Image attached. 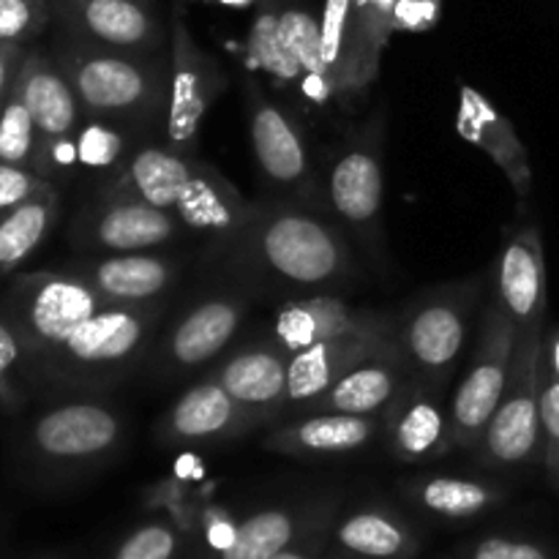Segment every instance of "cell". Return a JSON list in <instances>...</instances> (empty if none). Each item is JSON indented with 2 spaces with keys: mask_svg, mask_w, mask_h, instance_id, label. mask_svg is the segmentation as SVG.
I'll return each instance as SVG.
<instances>
[{
  "mask_svg": "<svg viewBox=\"0 0 559 559\" xmlns=\"http://www.w3.org/2000/svg\"><path fill=\"white\" fill-rule=\"evenodd\" d=\"M243 284H267L295 295L328 293L355 276L347 233L325 211L271 197L251 202L243 227L211 249Z\"/></svg>",
  "mask_w": 559,
  "mask_h": 559,
  "instance_id": "6da1fadb",
  "label": "cell"
},
{
  "mask_svg": "<svg viewBox=\"0 0 559 559\" xmlns=\"http://www.w3.org/2000/svg\"><path fill=\"white\" fill-rule=\"evenodd\" d=\"M96 197L147 202L178 218L186 235L211 240V249L227 243L251 211V202L216 167L162 140L140 145L118 169L96 180Z\"/></svg>",
  "mask_w": 559,
  "mask_h": 559,
  "instance_id": "7a4b0ae2",
  "label": "cell"
},
{
  "mask_svg": "<svg viewBox=\"0 0 559 559\" xmlns=\"http://www.w3.org/2000/svg\"><path fill=\"white\" fill-rule=\"evenodd\" d=\"M169 300L145 306H107L82 322L63 344L25 369L33 402L63 396H102L145 364L164 328Z\"/></svg>",
  "mask_w": 559,
  "mask_h": 559,
  "instance_id": "3957f363",
  "label": "cell"
},
{
  "mask_svg": "<svg viewBox=\"0 0 559 559\" xmlns=\"http://www.w3.org/2000/svg\"><path fill=\"white\" fill-rule=\"evenodd\" d=\"M52 58L74 87L87 118L164 131L169 98V58L164 52H118L60 33Z\"/></svg>",
  "mask_w": 559,
  "mask_h": 559,
  "instance_id": "277c9868",
  "label": "cell"
},
{
  "mask_svg": "<svg viewBox=\"0 0 559 559\" xmlns=\"http://www.w3.org/2000/svg\"><path fill=\"white\" fill-rule=\"evenodd\" d=\"M129 440L126 415L102 396L49 399L20 415L14 459L33 473L69 475L109 462Z\"/></svg>",
  "mask_w": 559,
  "mask_h": 559,
  "instance_id": "5b68a950",
  "label": "cell"
},
{
  "mask_svg": "<svg viewBox=\"0 0 559 559\" xmlns=\"http://www.w3.org/2000/svg\"><path fill=\"white\" fill-rule=\"evenodd\" d=\"M486 276L426 289L396 314V347L415 380L442 391L469 336Z\"/></svg>",
  "mask_w": 559,
  "mask_h": 559,
  "instance_id": "8992f818",
  "label": "cell"
},
{
  "mask_svg": "<svg viewBox=\"0 0 559 559\" xmlns=\"http://www.w3.org/2000/svg\"><path fill=\"white\" fill-rule=\"evenodd\" d=\"M382 145L385 115L377 112L371 123L349 134L328 153L322 175V207L328 216L374 260H382Z\"/></svg>",
  "mask_w": 559,
  "mask_h": 559,
  "instance_id": "52a82bcc",
  "label": "cell"
},
{
  "mask_svg": "<svg viewBox=\"0 0 559 559\" xmlns=\"http://www.w3.org/2000/svg\"><path fill=\"white\" fill-rule=\"evenodd\" d=\"M107 306V300L69 267L20 273L0 298V311L20 336L25 369L52 353L82 322Z\"/></svg>",
  "mask_w": 559,
  "mask_h": 559,
  "instance_id": "ba28073f",
  "label": "cell"
},
{
  "mask_svg": "<svg viewBox=\"0 0 559 559\" xmlns=\"http://www.w3.org/2000/svg\"><path fill=\"white\" fill-rule=\"evenodd\" d=\"M251 151L273 197L322 207V175L314 164L309 131L287 102H278L254 76L243 80Z\"/></svg>",
  "mask_w": 559,
  "mask_h": 559,
  "instance_id": "9c48e42d",
  "label": "cell"
},
{
  "mask_svg": "<svg viewBox=\"0 0 559 559\" xmlns=\"http://www.w3.org/2000/svg\"><path fill=\"white\" fill-rule=\"evenodd\" d=\"M257 289L240 282L238 287L216 289L186 306L158 336L145 358V371L162 382L183 380L194 371L216 364L249 317Z\"/></svg>",
  "mask_w": 559,
  "mask_h": 559,
  "instance_id": "30bf717a",
  "label": "cell"
},
{
  "mask_svg": "<svg viewBox=\"0 0 559 559\" xmlns=\"http://www.w3.org/2000/svg\"><path fill=\"white\" fill-rule=\"evenodd\" d=\"M546 325L516 333L508 385L484 431L478 453L491 467H519L544 456L538 377Z\"/></svg>",
  "mask_w": 559,
  "mask_h": 559,
  "instance_id": "8fae6325",
  "label": "cell"
},
{
  "mask_svg": "<svg viewBox=\"0 0 559 559\" xmlns=\"http://www.w3.org/2000/svg\"><path fill=\"white\" fill-rule=\"evenodd\" d=\"M513 344H516V328L502 314L500 306L489 300L484 317H480L478 344H475L469 369L456 385L451 407H448V420H451V435L456 448L478 451L486 426H489L508 385Z\"/></svg>",
  "mask_w": 559,
  "mask_h": 559,
  "instance_id": "7c38bea8",
  "label": "cell"
},
{
  "mask_svg": "<svg viewBox=\"0 0 559 559\" xmlns=\"http://www.w3.org/2000/svg\"><path fill=\"white\" fill-rule=\"evenodd\" d=\"M227 87V74L211 52L197 44L183 9L173 11L169 33V98L162 142L173 151L197 156L202 120Z\"/></svg>",
  "mask_w": 559,
  "mask_h": 559,
  "instance_id": "4fadbf2b",
  "label": "cell"
},
{
  "mask_svg": "<svg viewBox=\"0 0 559 559\" xmlns=\"http://www.w3.org/2000/svg\"><path fill=\"white\" fill-rule=\"evenodd\" d=\"M183 235L186 229L178 218L131 197L93 194V202L80 207L71 224V243L80 254L153 251Z\"/></svg>",
  "mask_w": 559,
  "mask_h": 559,
  "instance_id": "5bb4252c",
  "label": "cell"
},
{
  "mask_svg": "<svg viewBox=\"0 0 559 559\" xmlns=\"http://www.w3.org/2000/svg\"><path fill=\"white\" fill-rule=\"evenodd\" d=\"M60 33L118 52L162 55L164 25L153 0H52Z\"/></svg>",
  "mask_w": 559,
  "mask_h": 559,
  "instance_id": "9a60e30c",
  "label": "cell"
},
{
  "mask_svg": "<svg viewBox=\"0 0 559 559\" xmlns=\"http://www.w3.org/2000/svg\"><path fill=\"white\" fill-rule=\"evenodd\" d=\"M85 278L109 306H145L169 300L183 276V262L164 251L129 254H85L69 265Z\"/></svg>",
  "mask_w": 559,
  "mask_h": 559,
  "instance_id": "2e32d148",
  "label": "cell"
},
{
  "mask_svg": "<svg viewBox=\"0 0 559 559\" xmlns=\"http://www.w3.org/2000/svg\"><path fill=\"white\" fill-rule=\"evenodd\" d=\"M205 377L216 380L262 424H271L287 413L289 355L267 333L222 355L216 366L205 369Z\"/></svg>",
  "mask_w": 559,
  "mask_h": 559,
  "instance_id": "e0dca14e",
  "label": "cell"
},
{
  "mask_svg": "<svg viewBox=\"0 0 559 559\" xmlns=\"http://www.w3.org/2000/svg\"><path fill=\"white\" fill-rule=\"evenodd\" d=\"M546 254L544 238L535 222L522 224L502 246L491 267V304L500 306L513 328L546 325Z\"/></svg>",
  "mask_w": 559,
  "mask_h": 559,
  "instance_id": "ac0fdd59",
  "label": "cell"
},
{
  "mask_svg": "<svg viewBox=\"0 0 559 559\" xmlns=\"http://www.w3.org/2000/svg\"><path fill=\"white\" fill-rule=\"evenodd\" d=\"M396 322V314L388 311L358 309L344 298L331 293H306L284 300L271 317L267 336L287 355L314 347L320 342L349 336V333L374 331Z\"/></svg>",
  "mask_w": 559,
  "mask_h": 559,
  "instance_id": "d6986e66",
  "label": "cell"
},
{
  "mask_svg": "<svg viewBox=\"0 0 559 559\" xmlns=\"http://www.w3.org/2000/svg\"><path fill=\"white\" fill-rule=\"evenodd\" d=\"M262 420L240 407L216 380L202 374L156 424V440L164 445H202L227 442L262 429Z\"/></svg>",
  "mask_w": 559,
  "mask_h": 559,
  "instance_id": "ffe728a7",
  "label": "cell"
},
{
  "mask_svg": "<svg viewBox=\"0 0 559 559\" xmlns=\"http://www.w3.org/2000/svg\"><path fill=\"white\" fill-rule=\"evenodd\" d=\"M382 440L399 462H429L456 448L442 391L409 377L391 407L382 413Z\"/></svg>",
  "mask_w": 559,
  "mask_h": 559,
  "instance_id": "44dd1931",
  "label": "cell"
},
{
  "mask_svg": "<svg viewBox=\"0 0 559 559\" xmlns=\"http://www.w3.org/2000/svg\"><path fill=\"white\" fill-rule=\"evenodd\" d=\"M409 369L404 364L402 353L396 347V338L360 360L355 369L338 377L325 393L311 399L309 404L295 415L306 413H342V415H382L393 404V399L402 393L409 382Z\"/></svg>",
  "mask_w": 559,
  "mask_h": 559,
  "instance_id": "7402d4cb",
  "label": "cell"
},
{
  "mask_svg": "<svg viewBox=\"0 0 559 559\" xmlns=\"http://www.w3.org/2000/svg\"><path fill=\"white\" fill-rule=\"evenodd\" d=\"M382 437V415H342V413H306L278 426L262 440L265 451L282 456L322 459L349 456Z\"/></svg>",
  "mask_w": 559,
  "mask_h": 559,
  "instance_id": "603a6c76",
  "label": "cell"
},
{
  "mask_svg": "<svg viewBox=\"0 0 559 559\" xmlns=\"http://www.w3.org/2000/svg\"><path fill=\"white\" fill-rule=\"evenodd\" d=\"M396 338V322L388 328H374V331L349 333V336L320 342L314 347H306L300 353L289 355V391H287V413L295 415L304 404L325 393L338 377L347 374L349 369L374 355L385 344Z\"/></svg>",
  "mask_w": 559,
  "mask_h": 559,
  "instance_id": "cb8c5ba5",
  "label": "cell"
},
{
  "mask_svg": "<svg viewBox=\"0 0 559 559\" xmlns=\"http://www.w3.org/2000/svg\"><path fill=\"white\" fill-rule=\"evenodd\" d=\"M456 129L464 140L478 145L506 173L519 200L527 202L533 194V169H530L527 147L519 140L511 120L500 109L491 107L484 93L469 85L459 87Z\"/></svg>",
  "mask_w": 559,
  "mask_h": 559,
  "instance_id": "d4e9b609",
  "label": "cell"
},
{
  "mask_svg": "<svg viewBox=\"0 0 559 559\" xmlns=\"http://www.w3.org/2000/svg\"><path fill=\"white\" fill-rule=\"evenodd\" d=\"M16 91L36 123L38 140H58L80 131L85 112L71 82L55 63L52 52L27 49L16 76Z\"/></svg>",
  "mask_w": 559,
  "mask_h": 559,
  "instance_id": "484cf974",
  "label": "cell"
},
{
  "mask_svg": "<svg viewBox=\"0 0 559 559\" xmlns=\"http://www.w3.org/2000/svg\"><path fill=\"white\" fill-rule=\"evenodd\" d=\"M278 36H282L293 63L298 66L300 104L306 102L317 112L338 107L331 71H328L325 55H322L320 14H314L309 5L278 0Z\"/></svg>",
  "mask_w": 559,
  "mask_h": 559,
  "instance_id": "4316f807",
  "label": "cell"
},
{
  "mask_svg": "<svg viewBox=\"0 0 559 559\" xmlns=\"http://www.w3.org/2000/svg\"><path fill=\"white\" fill-rule=\"evenodd\" d=\"M60 216L58 186L38 191L0 216V276H11L49 238Z\"/></svg>",
  "mask_w": 559,
  "mask_h": 559,
  "instance_id": "83f0119b",
  "label": "cell"
},
{
  "mask_svg": "<svg viewBox=\"0 0 559 559\" xmlns=\"http://www.w3.org/2000/svg\"><path fill=\"white\" fill-rule=\"evenodd\" d=\"M151 140H162V131L147 126L123 123V120L87 118L76 131V156H80V173L96 175L102 180L112 169H118L131 153Z\"/></svg>",
  "mask_w": 559,
  "mask_h": 559,
  "instance_id": "f1b7e54d",
  "label": "cell"
},
{
  "mask_svg": "<svg viewBox=\"0 0 559 559\" xmlns=\"http://www.w3.org/2000/svg\"><path fill=\"white\" fill-rule=\"evenodd\" d=\"M393 27V0H355L353 9V96L364 98L380 71Z\"/></svg>",
  "mask_w": 559,
  "mask_h": 559,
  "instance_id": "f546056e",
  "label": "cell"
},
{
  "mask_svg": "<svg viewBox=\"0 0 559 559\" xmlns=\"http://www.w3.org/2000/svg\"><path fill=\"white\" fill-rule=\"evenodd\" d=\"M409 497L435 516L473 519L502 500V491L484 480L456 478V475H431L409 486Z\"/></svg>",
  "mask_w": 559,
  "mask_h": 559,
  "instance_id": "4dcf8cb0",
  "label": "cell"
},
{
  "mask_svg": "<svg viewBox=\"0 0 559 559\" xmlns=\"http://www.w3.org/2000/svg\"><path fill=\"white\" fill-rule=\"evenodd\" d=\"M246 58L251 69L271 76L284 96L300 102V74L298 66L289 58L282 36H278V0H262L254 22H251L249 38H246Z\"/></svg>",
  "mask_w": 559,
  "mask_h": 559,
  "instance_id": "1f68e13d",
  "label": "cell"
},
{
  "mask_svg": "<svg viewBox=\"0 0 559 559\" xmlns=\"http://www.w3.org/2000/svg\"><path fill=\"white\" fill-rule=\"evenodd\" d=\"M353 9L355 0H325L320 11L322 55L342 109L353 107Z\"/></svg>",
  "mask_w": 559,
  "mask_h": 559,
  "instance_id": "d6a6232c",
  "label": "cell"
},
{
  "mask_svg": "<svg viewBox=\"0 0 559 559\" xmlns=\"http://www.w3.org/2000/svg\"><path fill=\"white\" fill-rule=\"evenodd\" d=\"M336 540L347 551L371 559H393L409 549V533L396 516L385 511H358L344 519Z\"/></svg>",
  "mask_w": 559,
  "mask_h": 559,
  "instance_id": "836d02e7",
  "label": "cell"
},
{
  "mask_svg": "<svg viewBox=\"0 0 559 559\" xmlns=\"http://www.w3.org/2000/svg\"><path fill=\"white\" fill-rule=\"evenodd\" d=\"M295 538V516L282 508L260 511L235 527V538L222 559H271Z\"/></svg>",
  "mask_w": 559,
  "mask_h": 559,
  "instance_id": "e575fe53",
  "label": "cell"
},
{
  "mask_svg": "<svg viewBox=\"0 0 559 559\" xmlns=\"http://www.w3.org/2000/svg\"><path fill=\"white\" fill-rule=\"evenodd\" d=\"M33 402L31 385L25 377V353L20 336L0 311V413L20 418Z\"/></svg>",
  "mask_w": 559,
  "mask_h": 559,
  "instance_id": "d590c367",
  "label": "cell"
},
{
  "mask_svg": "<svg viewBox=\"0 0 559 559\" xmlns=\"http://www.w3.org/2000/svg\"><path fill=\"white\" fill-rule=\"evenodd\" d=\"M36 147H38L36 123H33L31 112H27L25 102H22L20 91H16L14 85L9 102H5L3 109H0V162L33 169Z\"/></svg>",
  "mask_w": 559,
  "mask_h": 559,
  "instance_id": "8d00e7d4",
  "label": "cell"
},
{
  "mask_svg": "<svg viewBox=\"0 0 559 559\" xmlns=\"http://www.w3.org/2000/svg\"><path fill=\"white\" fill-rule=\"evenodd\" d=\"M52 20V0H0V41L31 47Z\"/></svg>",
  "mask_w": 559,
  "mask_h": 559,
  "instance_id": "74e56055",
  "label": "cell"
},
{
  "mask_svg": "<svg viewBox=\"0 0 559 559\" xmlns=\"http://www.w3.org/2000/svg\"><path fill=\"white\" fill-rule=\"evenodd\" d=\"M175 549H178V538H175L173 527L145 524L120 544L115 559H173Z\"/></svg>",
  "mask_w": 559,
  "mask_h": 559,
  "instance_id": "f35d334b",
  "label": "cell"
},
{
  "mask_svg": "<svg viewBox=\"0 0 559 559\" xmlns=\"http://www.w3.org/2000/svg\"><path fill=\"white\" fill-rule=\"evenodd\" d=\"M52 186L55 183L44 180L41 175H36L33 169L0 162V216L14 211L16 205H22V202L31 200V197H36L38 191L52 189Z\"/></svg>",
  "mask_w": 559,
  "mask_h": 559,
  "instance_id": "ab89813d",
  "label": "cell"
},
{
  "mask_svg": "<svg viewBox=\"0 0 559 559\" xmlns=\"http://www.w3.org/2000/svg\"><path fill=\"white\" fill-rule=\"evenodd\" d=\"M442 0H393V27L396 33L431 31L440 20Z\"/></svg>",
  "mask_w": 559,
  "mask_h": 559,
  "instance_id": "60d3db41",
  "label": "cell"
},
{
  "mask_svg": "<svg viewBox=\"0 0 559 559\" xmlns=\"http://www.w3.org/2000/svg\"><path fill=\"white\" fill-rule=\"evenodd\" d=\"M538 407L540 429H544V448L559 442V377L540 366L538 377Z\"/></svg>",
  "mask_w": 559,
  "mask_h": 559,
  "instance_id": "b9f144b4",
  "label": "cell"
},
{
  "mask_svg": "<svg viewBox=\"0 0 559 559\" xmlns=\"http://www.w3.org/2000/svg\"><path fill=\"white\" fill-rule=\"evenodd\" d=\"M473 559H549L540 546L527 540L486 538L473 549Z\"/></svg>",
  "mask_w": 559,
  "mask_h": 559,
  "instance_id": "7bdbcfd3",
  "label": "cell"
},
{
  "mask_svg": "<svg viewBox=\"0 0 559 559\" xmlns=\"http://www.w3.org/2000/svg\"><path fill=\"white\" fill-rule=\"evenodd\" d=\"M27 49L31 47L0 41V109H3V104L9 102L11 91H14L16 76H20L22 60H25Z\"/></svg>",
  "mask_w": 559,
  "mask_h": 559,
  "instance_id": "ee69618b",
  "label": "cell"
},
{
  "mask_svg": "<svg viewBox=\"0 0 559 559\" xmlns=\"http://www.w3.org/2000/svg\"><path fill=\"white\" fill-rule=\"evenodd\" d=\"M540 366L551 374L559 377V325L544 333V353H540Z\"/></svg>",
  "mask_w": 559,
  "mask_h": 559,
  "instance_id": "f6af8a7d",
  "label": "cell"
},
{
  "mask_svg": "<svg viewBox=\"0 0 559 559\" xmlns=\"http://www.w3.org/2000/svg\"><path fill=\"white\" fill-rule=\"evenodd\" d=\"M207 538H211L213 549L224 551V549H229V544H233L235 527H229V524H213L211 533H207Z\"/></svg>",
  "mask_w": 559,
  "mask_h": 559,
  "instance_id": "bcb514c9",
  "label": "cell"
},
{
  "mask_svg": "<svg viewBox=\"0 0 559 559\" xmlns=\"http://www.w3.org/2000/svg\"><path fill=\"white\" fill-rule=\"evenodd\" d=\"M544 462H546V469H549L551 480L559 486V442L544 448Z\"/></svg>",
  "mask_w": 559,
  "mask_h": 559,
  "instance_id": "7dc6e473",
  "label": "cell"
},
{
  "mask_svg": "<svg viewBox=\"0 0 559 559\" xmlns=\"http://www.w3.org/2000/svg\"><path fill=\"white\" fill-rule=\"evenodd\" d=\"M271 559H309V557L300 555V551H293V549H289V546H287V549L278 551V555H276V557H271Z\"/></svg>",
  "mask_w": 559,
  "mask_h": 559,
  "instance_id": "c3c4849f",
  "label": "cell"
},
{
  "mask_svg": "<svg viewBox=\"0 0 559 559\" xmlns=\"http://www.w3.org/2000/svg\"><path fill=\"white\" fill-rule=\"evenodd\" d=\"M207 3H222V5H249L254 0H207Z\"/></svg>",
  "mask_w": 559,
  "mask_h": 559,
  "instance_id": "681fc988",
  "label": "cell"
}]
</instances>
